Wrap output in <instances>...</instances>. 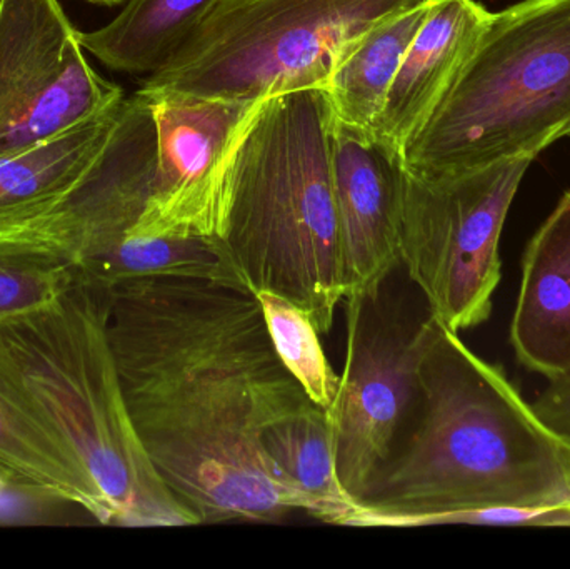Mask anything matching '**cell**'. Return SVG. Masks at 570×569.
Returning <instances> with one entry per match:
<instances>
[{
    "mask_svg": "<svg viewBox=\"0 0 570 569\" xmlns=\"http://www.w3.org/2000/svg\"><path fill=\"white\" fill-rule=\"evenodd\" d=\"M87 2L100 3V6L114 7L119 3L127 2V0H87Z\"/></svg>",
    "mask_w": 570,
    "mask_h": 569,
    "instance_id": "26",
    "label": "cell"
},
{
    "mask_svg": "<svg viewBox=\"0 0 570 569\" xmlns=\"http://www.w3.org/2000/svg\"><path fill=\"white\" fill-rule=\"evenodd\" d=\"M156 122L146 94L124 99L110 139L76 189L49 213L0 230V243L79 269L119 246L146 209L156 176Z\"/></svg>",
    "mask_w": 570,
    "mask_h": 569,
    "instance_id": "11",
    "label": "cell"
},
{
    "mask_svg": "<svg viewBox=\"0 0 570 569\" xmlns=\"http://www.w3.org/2000/svg\"><path fill=\"white\" fill-rule=\"evenodd\" d=\"M122 102L60 136L0 159V230L49 213L76 189L110 139Z\"/></svg>",
    "mask_w": 570,
    "mask_h": 569,
    "instance_id": "16",
    "label": "cell"
},
{
    "mask_svg": "<svg viewBox=\"0 0 570 569\" xmlns=\"http://www.w3.org/2000/svg\"><path fill=\"white\" fill-rule=\"evenodd\" d=\"M324 87L261 102L227 169L217 239L253 293H274L328 333L342 291L332 147Z\"/></svg>",
    "mask_w": 570,
    "mask_h": 569,
    "instance_id": "3",
    "label": "cell"
},
{
    "mask_svg": "<svg viewBox=\"0 0 570 569\" xmlns=\"http://www.w3.org/2000/svg\"><path fill=\"white\" fill-rule=\"evenodd\" d=\"M79 276L69 261L0 243V324L52 304Z\"/></svg>",
    "mask_w": 570,
    "mask_h": 569,
    "instance_id": "22",
    "label": "cell"
},
{
    "mask_svg": "<svg viewBox=\"0 0 570 569\" xmlns=\"http://www.w3.org/2000/svg\"><path fill=\"white\" fill-rule=\"evenodd\" d=\"M569 443H570V441H569Z\"/></svg>",
    "mask_w": 570,
    "mask_h": 569,
    "instance_id": "29",
    "label": "cell"
},
{
    "mask_svg": "<svg viewBox=\"0 0 570 569\" xmlns=\"http://www.w3.org/2000/svg\"><path fill=\"white\" fill-rule=\"evenodd\" d=\"M475 0H434L405 52L374 133L397 149L424 126L491 20Z\"/></svg>",
    "mask_w": 570,
    "mask_h": 569,
    "instance_id": "13",
    "label": "cell"
},
{
    "mask_svg": "<svg viewBox=\"0 0 570 569\" xmlns=\"http://www.w3.org/2000/svg\"><path fill=\"white\" fill-rule=\"evenodd\" d=\"M434 0L394 13L372 27L341 60L327 89L335 117L348 126L374 130L395 73Z\"/></svg>",
    "mask_w": 570,
    "mask_h": 569,
    "instance_id": "19",
    "label": "cell"
},
{
    "mask_svg": "<svg viewBox=\"0 0 570 569\" xmlns=\"http://www.w3.org/2000/svg\"><path fill=\"white\" fill-rule=\"evenodd\" d=\"M67 508L80 510L76 504L0 464V527L63 523Z\"/></svg>",
    "mask_w": 570,
    "mask_h": 569,
    "instance_id": "23",
    "label": "cell"
},
{
    "mask_svg": "<svg viewBox=\"0 0 570 569\" xmlns=\"http://www.w3.org/2000/svg\"><path fill=\"white\" fill-rule=\"evenodd\" d=\"M345 527H435L484 508H570L568 444L498 366L439 324L414 411Z\"/></svg>",
    "mask_w": 570,
    "mask_h": 569,
    "instance_id": "2",
    "label": "cell"
},
{
    "mask_svg": "<svg viewBox=\"0 0 570 569\" xmlns=\"http://www.w3.org/2000/svg\"><path fill=\"white\" fill-rule=\"evenodd\" d=\"M568 444V457H569V463H570V443H566Z\"/></svg>",
    "mask_w": 570,
    "mask_h": 569,
    "instance_id": "27",
    "label": "cell"
},
{
    "mask_svg": "<svg viewBox=\"0 0 570 569\" xmlns=\"http://www.w3.org/2000/svg\"><path fill=\"white\" fill-rule=\"evenodd\" d=\"M425 0H220L142 89L264 100L327 87L364 33Z\"/></svg>",
    "mask_w": 570,
    "mask_h": 569,
    "instance_id": "6",
    "label": "cell"
},
{
    "mask_svg": "<svg viewBox=\"0 0 570 569\" xmlns=\"http://www.w3.org/2000/svg\"><path fill=\"white\" fill-rule=\"evenodd\" d=\"M535 416L559 440L570 441V376L551 381V386L531 404Z\"/></svg>",
    "mask_w": 570,
    "mask_h": 569,
    "instance_id": "25",
    "label": "cell"
},
{
    "mask_svg": "<svg viewBox=\"0 0 570 569\" xmlns=\"http://www.w3.org/2000/svg\"><path fill=\"white\" fill-rule=\"evenodd\" d=\"M219 2L127 0L112 22L94 32H79V40L110 69L153 76L186 46Z\"/></svg>",
    "mask_w": 570,
    "mask_h": 569,
    "instance_id": "17",
    "label": "cell"
},
{
    "mask_svg": "<svg viewBox=\"0 0 570 569\" xmlns=\"http://www.w3.org/2000/svg\"><path fill=\"white\" fill-rule=\"evenodd\" d=\"M257 297L281 361L307 396L322 410H328L337 396L341 376L328 363L311 316L279 294L263 291Z\"/></svg>",
    "mask_w": 570,
    "mask_h": 569,
    "instance_id": "21",
    "label": "cell"
},
{
    "mask_svg": "<svg viewBox=\"0 0 570 569\" xmlns=\"http://www.w3.org/2000/svg\"><path fill=\"white\" fill-rule=\"evenodd\" d=\"M344 297L375 293L401 267L402 150L335 120L332 147Z\"/></svg>",
    "mask_w": 570,
    "mask_h": 569,
    "instance_id": "12",
    "label": "cell"
},
{
    "mask_svg": "<svg viewBox=\"0 0 570 569\" xmlns=\"http://www.w3.org/2000/svg\"><path fill=\"white\" fill-rule=\"evenodd\" d=\"M435 524H494V527H570V508H484L445 514Z\"/></svg>",
    "mask_w": 570,
    "mask_h": 569,
    "instance_id": "24",
    "label": "cell"
},
{
    "mask_svg": "<svg viewBox=\"0 0 570 569\" xmlns=\"http://www.w3.org/2000/svg\"><path fill=\"white\" fill-rule=\"evenodd\" d=\"M391 277L375 293L342 300L344 371L325 414L338 481L355 503L387 463L414 411L419 370L439 327L429 307L419 314L392 294Z\"/></svg>",
    "mask_w": 570,
    "mask_h": 569,
    "instance_id": "8",
    "label": "cell"
},
{
    "mask_svg": "<svg viewBox=\"0 0 570 569\" xmlns=\"http://www.w3.org/2000/svg\"><path fill=\"white\" fill-rule=\"evenodd\" d=\"M263 443L277 480L297 498L301 511L345 527L358 507L338 481L325 410L317 406L279 421Z\"/></svg>",
    "mask_w": 570,
    "mask_h": 569,
    "instance_id": "18",
    "label": "cell"
},
{
    "mask_svg": "<svg viewBox=\"0 0 570 569\" xmlns=\"http://www.w3.org/2000/svg\"><path fill=\"white\" fill-rule=\"evenodd\" d=\"M109 300V287L79 273L52 304L0 324V334L86 468L110 524H194L154 470L134 428L110 346Z\"/></svg>",
    "mask_w": 570,
    "mask_h": 569,
    "instance_id": "4",
    "label": "cell"
},
{
    "mask_svg": "<svg viewBox=\"0 0 570 569\" xmlns=\"http://www.w3.org/2000/svg\"><path fill=\"white\" fill-rule=\"evenodd\" d=\"M566 137H570V127H569V130H568V136H566Z\"/></svg>",
    "mask_w": 570,
    "mask_h": 569,
    "instance_id": "28",
    "label": "cell"
},
{
    "mask_svg": "<svg viewBox=\"0 0 570 569\" xmlns=\"http://www.w3.org/2000/svg\"><path fill=\"white\" fill-rule=\"evenodd\" d=\"M532 163L522 157L449 176H419L405 167L401 267L434 320L452 333L491 316L502 229Z\"/></svg>",
    "mask_w": 570,
    "mask_h": 569,
    "instance_id": "7",
    "label": "cell"
},
{
    "mask_svg": "<svg viewBox=\"0 0 570 569\" xmlns=\"http://www.w3.org/2000/svg\"><path fill=\"white\" fill-rule=\"evenodd\" d=\"M0 464L79 507L100 524L110 514L86 468L27 384L0 334Z\"/></svg>",
    "mask_w": 570,
    "mask_h": 569,
    "instance_id": "15",
    "label": "cell"
},
{
    "mask_svg": "<svg viewBox=\"0 0 570 569\" xmlns=\"http://www.w3.org/2000/svg\"><path fill=\"white\" fill-rule=\"evenodd\" d=\"M140 92L156 122V176L127 236L217 237L230 157L263 100Z\"/></svg>",
    "mask_w": 570,
    "mask_h": 569,
    "instance_id": "10",
    "label": "cell"
},
{
    "mask_svg": "<svg viewBox=\"0 0 570 569\" xmlns=\"http://www.w3.org/2000/svg\"><path fill=\"white\" fill-rule=\"evenodd\" d=\"M57 0H0V159L116 109Z\"/></svg>",
    "mask_w": 570,
    "mask_h": 569,
    "instance_id": "9",
    "label": "cell"
},
{
    "mask_svg": "<svg viewBox=\"0 0 570 569\" xmlns=\"http://www.w3.org/2000/svg\"><path fill=\"white\" fill-rule=\"evenodd\" d=\"M570 127V0L492 13L434 112L402 149L419 176L535 159Z\"/></svg>",
    "mask_w": 570,
    "mask_h": 569,
    "instance_id": "5",
    "label": "cell"
},
{
    "mask_svg": "<svg viewBox=\"0 0 570 569\" xmlns=\"http://www.w3.org/2000/svg\"><path fill=\"white\" fill-rule=\"evenodd\" d=\"M79 273L104 287L146 277L210 281L244 286L217 237H130L102 256L79 267Z\"/></svg>",
    "mask_w": 570,
    "mask_h": 569,
    "instance_id": "20",
    "label": "cell"
},
{
    "mask_svg": "<svg viewBox=\"0 0 570 569\" xmlns=\"http://www.w3.org/2000/svg\"><path fill=\"white\" fill-rule=\"evenodd\" d=\"M511 343L529 371L570 376V190L525 249Z\"/></svg>",
    "mask_w": 570,
    "mask_h": 569,
    "instance_id": "14",
    "label": "cell"
},
{
    "mask_svg": "<svg viewBox=\"0 0 570 569\" xmlns=\"http://www.w3.org/2000/svg\"><path fill=\"white\" fill-rule=\"evenodd\" d=\"M109 296L110 346L134 428L193 523H277L301 511L263 440L317 404L281 361L257 294L146 277Z\"/></svg>",
    "mask_w": 570,
    "mask_h": 569,
    "instance_id": "1",
    "label": "cell"
}]
</instances>
